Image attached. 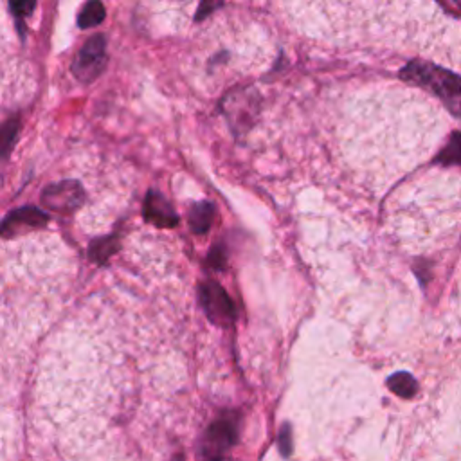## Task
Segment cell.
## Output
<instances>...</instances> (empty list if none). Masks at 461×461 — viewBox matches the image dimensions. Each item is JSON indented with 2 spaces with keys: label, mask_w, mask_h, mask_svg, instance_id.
<instances>
[{
  "label": "cell",
  "mask_w": 461,
  "mask_h": 461,
  "mask_svg": "<svg viewBox=\"0 0 461 461\" xmlns=\"http://www.w3.org/2000/svg\"><path fill=\"white\" fill-rule=\"evenodd\" d=\"M85 201L83 186L76 180H61L42 192V204L58 213H72Z\"/></svg>",
  "instance_id": "cell-5"
},
{
  "label": "cell",
  "mask_w": 461,
  "mask_h": 461,
  "mask_svg": "<svg viewBox=\"0 0 461 461\" xmlns=\"http://www.w3.org/2000/svg\"><path fill=\"white\" fill-rule=\"evenodd\" d=\"M104 67H107V38L103 35H94L79 49L70 70L78 81L92 83L100 78Z\"/></svg>",
  "instance_id": "cell-3"
},
{
  "label": "cell",
  "mask_w": 461,
  "mask_h": 461,
  "mask_svg": "<svg viewBox=\"0 0 461 461\" xmlns=\"http://www.w3.org/2000/svg\"><path fill=\"white\" fill-rule=\"evenodd\" d=\"M238 442V418L226 414L209 425L202 442V461H227V453Z\"/></svg>",
  "instance_id": "cell-2"
},
{
  "label": "cell",
  "mask_w": 461,
  "mask_h": 461,
  "mask_svg": "<svg viewBox=\"0 0 461 461\" xmlns=\"http://www.w3.org/2000/svg\"><path fill=\"white\" fill-rule=\"evenodd\" d=\"M104 20V6L101 4V0H88L87 4L83 6L78 17V26L81 29H91V27L100 26Z\"/></svg>",
  "instance_id": "cell-9"
},
{
  "label": "cell",
  "mask_w": 461,
  "mask_h": 461,
  "mask_svg": "<svg viewBox=\"0 0 461 461\" xmlns=\"http://www.w3.org/2000/svg\"><path fill=\"white\" fill-rule=\"evenodd\" d=\"M220 4V0H202V4H201V8H198V20H201V18H204L205 15H209L211 13V11H213L214 8H217V6Z\"/></svg>",
  "instance_id": "cell-17"
},
{
  "label": "cell",
  "mask_w": 461,
  "mask_h": 461,
  "mask_svg": "<svg viewBox=\"0 0 461 461\" xmlns=\"http://www.w3.org/2000/svg\"><path fill=\"white\" fill-rule=\"evenodd\" d=\"M209 263L213 265V269H226L227 265V256H226V249L222 245H214L209 253Z\"/></svg>",
  "instance_id": "cell-15"
},
{
  "label": "cell",
  "mask_w": 461,
  "mask_h": 461,
  "mask_svg": "<svg viewBox=\"0 0 461 461\" xmlns=\"http://www.w3.org/2000/svg\"><path fill=\"white\" fill-rule=\"evenodd\" d=\"M118 236H107V238H101L97 242H94L91 247V258L96 263H104L109 260L116 251H118Z\"/></svg>",
  "instance_id": "cell-12"
},
{
  "label": "cell",
  "mask_w": 461,
  "mask_h": 461,
  "mask_svg": "<svg viewBox=\"0 0 461 461\" xmlns=\"http://www.w3.org/2000/svg\"><path fill=\"white\" fill-rule=\"evenodd\" d=\"M11 11L17 18L29 17L36 8V0H9Z\"/></svg>",
  "instance_id": "cell-14"
},
{
  "label": "cell",
  "mask_w": 461,
  "mask_h": 461,
  "mask_svg": "<svg viewBox=\"0 0 461 461\" xmlns=\"http://www.w3.org/2000/svg\"><path fill=\"white\" fill-rule=\"evenodd\" d=\"M439 162L444 164H461V135L456 134L447 148L439 155Z\"/></svg>",
  "instance_id": "cell-13"
},
{
  "label": "cell",
  "mask_w": 461,
  "mask_h": 461,
  "mask_svg": "<svg viewBox=\"0 0 461 461\" xmlns=\"http://www.w3.org/2000/svg\"><path fill=\"white\" fill-rule=\"evenodd\" d=\"M201 303L205 310V315L217 325H230L236 319L235 303L217 281L202 283Z\"/></svg>",
  "instance_id": "cell-4"
},
{
  "label": "cell",
  "mask_w": 461,
  "mask_h": 461,
  "mask_svg": "<svg viewBox=\"0 0 461 461\" xmlns=\"http://www.w3.org/2000/svg\"><path fill=\"white\" fill-rule=\"evenodd\" d=\"M144 218L159 227H175L179 217L175 214L173 208L161 193L150 192L144 201Z\"/></svg>",
  "instance_id": "cell-7"
},
{
  "label": "cell",
  "mask_w": 461,
  "mask_h": 461,
  "mask_svg": "<svg viewBox=\"0 0 461 461\" xmlns=\"http://www.w3.org/2000/svg\"><path fill=\"white\" fill-rule=\"evenodd\" d=\"M18 130H20L18 119H9L4 125H0V161L8 157L9 152L13 150Z\"/></svg>",
  "instance_id": "cell-11"
},
{
  "label": "cell",
  "mask_w": 461,
  "mask_h": 461,
  "mask_svg": "<svg viewBox=\"0 0 461 461\" xmlns=\"http://www.w3.org/2000/svg\"><path fill=\"white\" fill-rule=\"evenodd\" d=\"M400 78L414 83V85H420V87H425L427 91L444 101L451 112L461 116V78L458 75L431 65V63L413 61L402 69Z\"/></svg>",
  "instance_id": "cell-1"
},
{
  "label": "cell",
  "mask_w": 461,
  "mask_h": 461,
  "mask_svg": "<svg viewBox=\"0 0 461 461\" xmlns=\"http://www.w3.org/2000/svg\"><path fill=\"white\" fill-rule=\"evenodd\" d=\"M49 217L36 208H20L8 217L0 224V236L4 238H13V236L24 235L27 230L38 229L47 224Z\"/></svg>",
  "instance_id": "cell-6"
},
{
  "label": "cell",
  "mask_w": 461,
  "mask_h": 461,
  "mask_svg": "<svg viewBox=\"0 0 461 461\" xmlns=\"http://www.w3.org/2000/svg\"><path fill=\"white\" fill-rule=\"evenodd\" d=\"M279 451L285 458L290 456L292 453V429L288 423L281 427V432H279Z\"/></svg>",
  "instance_id": "cell-16"
},
{
  "label": "cell",
  "mask_w": 461,
  "mask_h": 461,
  "mask_svg": "<svg viewBox=\"0 0 461 461\" xmlns=\"http://www.w3.org/2000/svg\"><path fill=\"white\" fill-rule=\"evenodd\" d=\"M387 386H389L393 393H396L402 398H413L418 391V384L414 377L405 373V371H398V373L391 375L389 380H387Z\"/></svg>",
  "instance_id": "cell-10"
},
{
  "label": "cell",
  "mask_w": 461,
  "mask_h": 461,
  "mask_svg": "<svg viewBox=\"0 0 461 461\" xmlns=\"http://www.w3.org/2000/svg\"><path fill=\"white\" fill-rule=\"evenodd\" d=\"M214 208L209 202H198L189 211V227L195 235H205L213 224Z\"/></svg>",
  "instance_id": "cell-8"
}]
</instances>
